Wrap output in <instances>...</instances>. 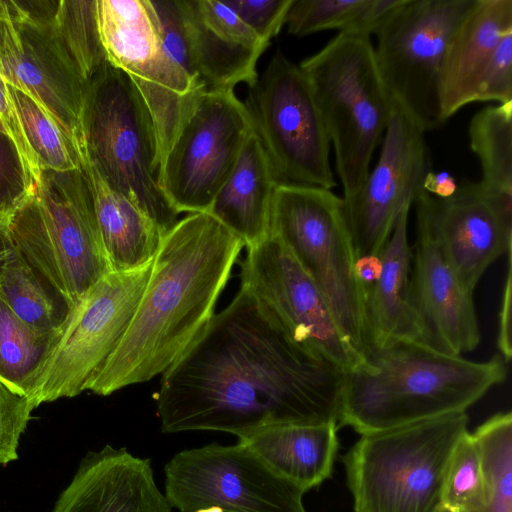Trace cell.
I'll return each instance as SVG.
<instances>
[{
  "mask_svg": "<svg viewBox=\"0 0 512 512\" xmlns=\"http://www.w3.org/2000/svg\"><path fill=\"white\" fill-rule=\"evenodd\" d=\"M344 373L296 343L241 287L162 374L164 433L219 431L243 438L285 424H338Z\"/></svg>",
  "mask_w": 512,
  "mask_h": 512,
  "instance_id": "cell-1",
  "label": "cell"
},
{
  "mask_svg": "<svg viewBox=\"0 0 512 512\" xmlns=\"http://www.w3.org/2000/svg\"><path fill=\"white\" fill-rule=\"evenodd\" d=\"M243 247L208 212L178 220L162 239L127 332L84 391L107 396L167 371L214 316Z\"/></svg>",
  "mask_w": 512,
  "mask_h": 512,
  "instance_id": "cell-2",
  "label": "cell"
},
{
  "mask_svg": "<svg viewBox=\"0 0 512 512\" xmlns=\"http://www.w3.org/2000/svg\"><path fill=\"white\" fill-rule=\"evenodd\" d=\"M501 356L476 362L397 338L371 347L344 373L338 426L359 434L466 412L505 381Z\"/></svg>",
  "mask_w": 512,
  "mask_h": 512,
  "instance_id": "cell-3",
  "label": "cell"
},
{
  "mask_svg": "<svg viewBox=\"0 0 512 512\" xmlns=\"http://www.w3.org/2000/svg\"><path fill=\"white\" fill-rule=\"evenodd\" d=\"M2 220L14 251L66 310L111 271L81 168L42 170L34 188Z\"/></svg>",
  "mask_w": 512,
  "mask_h": 512,
  "instance_id": "cell-4",
  "label": "cell"
},
{
  "mask_svg": "<svg viewBox=\"0 0 512 512\" xmlns=\"http://www.w3.org/2000/svg\"><path fill=\"white\" fill-rule=\"evenodd\" d=\"M466 412L362 434L343 457L354 512H439Z\"/></svg>",
  "mask_w": 512,
  "mask_h": 512,
  "instance_id": "cell-5",
  "label": "cell"
},
{
  "mask_svg": "<svg viewBox=\"0 0 512 512\" xmlns=\"http://www.w3.org/2000/svg\"><path fill=\"white\" fill-rule=\"evenodd\" d=\"M83 135L85 154L104 181L165 235L179 213L161 188L158 136L135 85L109 63L87 86Z\"/></svg>",
  "mask_w": 512,
  "mask_h": 512,
  "instance_id": "cell-6",
  "label": "cell"
},
{
  "mask_svg": "<svg viewBox=\"0 0 512 512\" xmlns=\"http://www.w3.org/2000/svg\"><path fill=\"white\" fill-rule=\"evenodd\" d=\"M334 146L344 197L363 184L393 104L370 37L338 34L299 65Z\"/></svg>",
  "mask_w": 512,
  "mask_h": 512,
  "instance_id": "cell-7",
  "label": "cell"
},
{
  "mask_svg": "<svg viewBox=\"0 0 512 512\" xmlns=\"http://www.w3.org/2000/svg\"><path fill=\"white\" fill-rule=\"evenodd\" d=\"M275 236L316 284L357 352L368 348L363 289L343 199L331 190L278 184L270 215Z\"/></svg>",
  "mask_w": 512,
  "mask_h": 512,
  "instance_id": "cell-8",
  "label": "cell"
},
{
  "mask_svg": "<svg viewBox=\"0 0 512 512\" xmlns=\"http://www.w3.org/2000/svg\"><path fill=\"white\" fill-rule=\"evenodd\" d=\"M152 264L131 271H110L66 310L37 365L20 385L35 408L84 391L127 332Z\"/></svg>",
  "mask_w": 512,
  "mask_h": 512,
  "instance_id": "cell-9",
  "label": "cell"
},
{
  "mask_svg": "<svg viewBox=\"0 0 512 512\" xmlns=\"http://www.w3.org/2000/svg\"><path fill=\"white\" fill-rule=\"evenodd\" d=\"M473 0H403L376 32L374 55L392 104L426 132L443 124L446 48Z\"/></svg>",
  "mask_w": 512,
  "mask_h": 512,
  "instance_id": "cell-10",
  "label": "cell"
},
{
  "mask_svg": "<svg viewBox=\"0 0 512 512\" xmlns=\"http://www.w3.org/2000/svg\"><path fill=\"white\" fill-rule=\"evenodd\" d=\"M249 89L245 106L277 183L335 187L330 139L299 65L278 51Z\"/></svg>",
  "mask_w": 512,
  "mask_h": 512,
  "instance_id": "cell-11",
  "label": "cell"
},
{
  "mask_svg": "<svg viewBox=\"0 0 512 512\" xmlns=\"http://www.w3.org/2000/svg\"><path fill=\"white\" fill-rule=\"evenodd\" d=\"M253 130L233 90L197 94L161 161V188L179 214L209 211Z\"/></svg>",
  "mask_w": 512,
  "mask_h": 512,
  "instance_id": "cell-12",
  "label": "cell"
},
{
  "mask_svg": "<svg viewBox=\"0 0 512 512\" xmlns=\"http://www.w3.org/2000/svg\"><path fill=\"white\" fill-rule=\"evenodd\" d=\"M164 475V495L180 512L210 506L224 512H306V491L241 442L182 450L166 463Z\"/></svg>",
  "mask_w": 512,
  "mask_h": 512,
  "instance_id": "cell-13",
  "label": "cell"
},
{
  "mask_svg": "<svg viewBox=\"0 0 512 512\" xmlns=\"http://www.w3.org/2000/svg\"><path fill=\"white\" fill-rule=\"evenodd\" d=\"M97 19L108 63L130 78L148 108L162 161L188 106L205 89L165 53L150 0H97Z\"/></svg>",
  "mask_w": 512,
  "mask_h": 512,
  "instance_id": "cell-14",
  "label": "cell"
},
{
  "mask_svg": "<svg viewBox=\"0 0 512 512\" xmlns=\"http://www.w3.org/2000/svg\"><path fill=\"white\" fill-rule=\"evenodd\" d=\"M0 79L29 95L83 157L87 86L56 43L43 0H0Z\"/></svg>",
  "mask_w": 512,
  "mask_h": 512,
  "instance_id": "cell-15",
  "label": "cell"
},
{
  "mask_svg": "<svg viewBox=\"0 0 512 512\" xmlns=\"http://www.w3.org/2000/svg\"><path fill=\"white\" fill-rule=\"evenodd\" d=\"M241 287L296 343L343 373L363 361L342 333L316 284L275 236L269 234L247 248Z\"/></svg>",
  "mask_w": 512,
  "mask_h": 512,
  "instance_id": "cell-16",
  "label": "cell"
},
{
  "mask_svg": "<svg viewBox=\"0 0 512 512\" xmlns=\"http://www.w3.org/2000/svg\"><path fill=\"white\" fill-rule=\"evenodd\" d=\"M430 171L424 129L393 105L377 164L352 196L342 198L357 259L379 255Z\"/></svg>",
  "mask_w": 512,
  "mask_h": 512,
  "instance_id": "cell-17",
  "label": "cell"
},
{
  "mask_svg": "<svg viewBox=\"0 0 512 512\" xmlns=\"http://www.w3.org/2000/svg\"><path fill=\"white\" fill-rule=\"evenodd\" d=\"M413 204L416 221L428 229L471 292L487 268L511 251L512 197L493 195L478 182H467L446 198L422 189Z\"/></svg>",
  "mask_w": 512,
  "mask_h": 512,
  "instance_id": "cell-18",
  "label": "cell"
},
{
  "mask_svg": "<svg viewBox=\"0 0 512 512\" xmlns=\"http://www.w3.org/2000/svg\"><path fill=\"white\" fill-rule=\"evenodd\" d=\"M410 298L424 344L461 356L480 342L473 292L446 260L428 229L416 221Z\"/></svg>",
  "mask_w": 512,
  "mask_h": 512,
  "instance_id": "cell-19",
  "label": "cell"
},
{
  "mask_svg": "<svg viewBox=\"0 0 512 512\" xmlns=\"http://www.w3.org/2000/svg\"><path fill=\"white\" fill-rule=\"evenodd\" d=\"M190 50L206 90L252 87L256 65L270 43L251 30L226 2L178 0Z\"/></svg>",
  "mask_w": 512,
  "mask_h": 512,
  "instance_id": "cell-20",
  "label": "cell"
},
{
  "mask_svg": "<svg viewBox=\"0 0 512 512\" xmlns=\"http://www.w3.org/2000/svg\"><path fill=\"white\" fill-rule=\"evenodd\" d=\"M51 512H172L151 460L125 447L88 452Z\"/></svg>",
  "mask_w": 512,
  "mask_h": 512,
  "instance_id": "cell-21",
  "label": "cell"
},
{
  "mask_svg": "<svg viewBox=\"0 0 512 512\" xmlns=\"http://www.w3.org/2000/svg\"><path fill=\"white\" fill-rule=\"evenodd\" d=\"M512 31V0H473L453 32L440 75L443 123L473 102L476 84L501 38Z\"/></svg>",
  "mask_w": 512,
  "mask_h": 512,
  "instance_id": "cell-22",
  "label": "cell"
},
{
  "mask_svg": "<svg viewBox=\"0 0 512 512\" xmlns=\"http://www.w3.org/2000/svg\"><path fill=\"white\" fill-rule=\"evenodd\" d=\"M410 207L401 210L379 253L377 278L363 289L367 350L397 338L423 343L410 298L412 248L407 236Z\"/></svg>",
  "mask_w": 512,
  "mask_h": 512,
  "instance_id": "cell-23",
  "label": "cell"
},
{
  "mask_svg": "<svg viewBox=\"0 0 512 512\" xmlns=\"http://www.w3.org/2000/svg\"><path fill=\"white\" fill-rule=\"evenodd\" d=\"M277 185L268 157L253 130L208 213L239 237L244 246H253L270 234L271 206Z\"/></svg>",
  "mask_w": 512,
  "mask_h": 512,
  "instance_id": "cell-24",
  "label": "cell"
},
{
  "mask_svg": "<svg viewBox=\"0 0 512 512\" xmlns=\"http://www.w3.org/2000/svg\"><path fill=\"white\" fill-rule=\"evenodd\" d=\"M338 424H285L258 430L241 442L277 474L306 492L331 477L338 451Z\"/></svg>",
  "mask_w": 512,
  "mask_h": 512,
  "instance_id": "cell-25",
  "label": "cell"
},
{
  "mask_svg": "<svg viewBox=\"0 0 512 512\" xmlns=\"http://www.w3.org/2000/svg\"><path fill=\"white\" fill-rule=\"evenodd\" d=\"M81 169L90 188L111 271H131L152 262L164 237L159 227L136 204L113 190L85 153Z\"/></svg>",
  "mask_w": 512,
  "mask_h": 512,
  "instance_id": "cell-26",
  "label": "cell"
},
{
  "mask_svg": "<svg viewBox=\"0 0 512 512\" xmlns=\"http://www.w3.org/2000/svg\"><path fill=\"white\" fill-rule=\"evenodd\" d=\"M44 11L56 43L88 86L108 63L98 29L97 0H44Z\"/></svg>",
  "mask_w": 512,
  "mask_h": 512,
  "instance_id": "cell-27",
  "label": "cell"
},
{
  "mask_svg": "<svg viewBox=\"0 0 512 512\" xmlns=\"http://www.w3.org/2000/svg\"><path fill=\"white\" fill-rule=\"evenodd\" d=\"M470 148L480 162L481 188L512 197V102L478 111L469 124Z\"/></svg>",
  "mask_w": 512,
  "mask_h": 512,
  "instance_id": "cell-28",
  "label": "cell"
},
{
  "mask_svg": "<svg viewBox=\"0 0 512 512\" xmlns=\"http://www.w3.org/2000/svg\"><path fill=\"white\" fill-rule=\"evenodd\" d=\"M16 252L0 272V300L24 324L50 334L62 321L54 292ZM57 296V295H56Z\"/></svg>",
  "mask_w": 512,
  "mask_h": 512,
  "instance_id": "cell-29",
  "label": "cell"
},
{
  "mask_svg": "<svg viewBox=\"0 0 512 512\" xmlns=\"http://www.w3.org/2000/svg\"><path fill=\"white\" fill-rule=\"evenodd\" d=\"M8 89L41 171L80 169L82 156L59 125L29 95L10 85Z\"/></svg>",
  "mask_w": 512,
  "mask_h": 512,
  "instance_id": "cell-30",
  "label": "cell"
},
{
  "mask_svg": "<svg viewBox=\"0 0 512 512\" xmlns=\"http://www.w3.org/2000/svg\"><path fill=\"white\" fill-rule=\"evenodd\" d=\"M482 452L488 498L479 512H512V414L499 413L473 433Z\"/></svg>",
  "mask_w": 512,
  "mask_h": 512,
  "instance_id": "cell-31",
  "label": "cell"
},
{
  "mask_svg": "<svg viewBox=\"0 0 512 512\" xmlns=\"http://www.w3.org/2000/svg\"><path fill=\"white\" fill-rule=\"evenodd\" d=\"M488 498L487 480L480 445L467 431L456 445L448 464L443 507L460 512H479Z\"/></svg>",
  "mask_w": 512,
  "mask_h": 512,
  "instance_id": "cell-32",
  "label": "cell"
},
{
  "mask_svg": "<svg viewBox=\"0 0 512 512\" xmlns=\"http://www.w3.org/2000/svg\"><path fill=\"white\" fill-rule=\"evenodd\" d=\"M50 334L24 324L0 300V376L21 388L40 360Z\"/></svg>",
  "mask_w": 512,
  "mask_h": 512,
  "instance_id": "cell-33",
  "label": "cell"
},
{
  "mask_svg": "<svg viewBox=\"0 0 512 512\" xmlns=\"http://www.w3.org/2000/svg\"><path fill=\"white\" fill-rule=\"evenodd\" d=\"M360 0H293L285 20L289 34L303 37L325 30L343 34Z\"/></svg>",
  "mask_w": 512,
  "mask_h": 512,
  "instance_id": "cell-34",
  "label": "cell"
},
{
  "mask_svg": "<svg viewBox=\"0 0 512 512\" xmlns=\"http://www.w3.org/2000/svg\"><path fill=\"white\" fill-rule=\"evenodd\" d=\"M35 409L24 391L0 376V464L18 458V444Z\"/></svg>",
  "mask_w": 512,
  "mask_h": 512,
  "instance_id": "cell-35",
  "label": "cell"
},
{
  "mask_svg": "<svg viewBox=\"0 0 512 512\" xmlns=\"http://www.w3.org/2000/svg\"><path fill=\"white\" fill-rule=\"evenodd\" d=\"M512 102V31L499 41L475 87L473 102Z\"/></svg>",
  "mask_w": 512,
  "mask_h": 512,
  "instance_id": "cell-36",
  "label": "cell"
},
{
  "mask_svg": "<svg viewBox=\"0 0 512 512\" xmlns=\"http://www.w3.org/2000/svg\"><path fill=\"white\" fill-rule=\"evenodd\" d=\"M226 4L262 40L270 43L285 24L293 0H232Z\"/></svg>",
  "mask_w": 512,
  "mask_h": 512,
  "instance_id": "cell-37",
  "label": "cell"
},
{
  "mask_svg": "<svg viewBox=\"0 0 512 512\" xmlns=\"http://www.w3.org/2000/svg\"><path fill=\"white\" fill-rule=\"evenodd\" d=\"M31 190L13 141L0 131V219Z\"/></svg>",
  "mask_w": 512,
  "mask_h": 512,
  "instance_id": "cell-38",
  "label": "cell"
},
{
  "mask_svg": "<svg viewBox=\"0 0 512 512\" xmlns=\"http://www.w3.org/2000/svg\"><path fill=\"white\" fill-rule=\"evenodd\" d=\"M0 121L19 153L27 182L30 188L33 189L40 177L41 169L27 141L15 103L9 92L8 84L2 79H0Z\"/></svg>",
  "mask_w": 512,
  "mask_h": 512,
  "instance_id": "cell-39",
  "label": "cell"
},
{
  "mask_svg": "<svg viewBox=\"0 0 512 512\" xmlns=\"http://www.w3.org/2000/svg\"><path fill=\"white\" fill-rule=\"evenodd\" d=\"M511 251L508 252V272L503 290L501 311L498 330V348L505 362H509L512 356L511 344V314H512V276H511Z\"/></svg>",
  "mask_w": 512,
  "mask_h": 512,
  "instance_id": "cell-40",
  "label": "cell"
},
{
  "mask_svg": "<svg viewBox=\"0 0 512 512\" xmlns=\"http://www.w3.org/2000/svg\"><path fill=\"white\" fill-rule=\"evenodd\" d=\"M457 187L456 180L447 172L435 173L431 170L423 182V190L440 198L451 196Z\"/></svg>",
  "mask_w": 512,
  "mask_h": 512,
  "instance_id": "cell-41",
  "label": "cell"
},
{
  "mask_svg": "<svg viewBox=\"0 0 512 512\" xmlns=\"http://www.w3.org/2000/svg\"><path fill=\"white\" fill-rule=\"evenodd\" d=\"M14 249L10 243L9 237L7 235L5 224L0 219V272L5 265V263L11 258L14 254Z\"/></svg>",
  "mask_w": 512,
  "mask_h": 512,
  "instance_id": "cell-42",
  "label": "cell"
},
{
  "mask_svg": "<svg viewBox=\"0 0 512 512\" xmlns=\"http://www.w3.org/2000/svg\"><path fill=\"white\" fill-rule=\"evenodd\" d=\"M195 512H224V511L218 506H210V507L198 509Z\"/></svg>",
  "mask_w": 512,
  "mask_h": 512,
  "instance_id": "cell-43",
  "label": "cell"
},
{
  "mask_svg": "<svg viewBox=\"0 0 512 512\" xmlns=\"http://www.w3.org/2000/svg\"><path fill=\"white\" fill-rule=\"evenodd\" d=\"M439 512H460V511H454V510H450V509H447L445 507H442Z\"/></svg>",
  "mask_w": 512,
  "mask_h": 512,
  "instance_id": "cell-44",
  "label": "cell"
},
{
  "mask_svg": "<svg viewBox=\"0 0 512 512\" xmlns=\"http://www.w3.org/2000/svg\"><path fill=\"white\" fill-rule=\"evenodd\" d=\"M0 131L5 133V134H7L3 124L1 123V121H0Z\"/></svg>",
  "mask_w": 512,
  "mask_h": 512,
  "instance_id": "cell-45",
  "label": "cell"
}]
</instances>
